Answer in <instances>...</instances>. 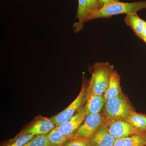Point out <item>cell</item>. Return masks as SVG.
Wrapping results in <instances>:
<instances>
[{"label": "cell", "instance_id": "9", "mask_svg": "<svg viewBox=\"0 0 146 146\" xmlns=\"http://www.w3.org/2000/svg\"><path fill=\"white\" fill-rule=\"evenodd\" d=\"M105 123L96 131L89 139L91 146H114L116 139L110 134Z\"/></svg>", "mask_w": 146, "mask_h": 146}, {"label": "cell", "instance_id": "10", "mask_svg": "<svg viewBox=\"0 0 146 146\" xmlns=\"http://www.w3.org/2000/svg\"><path fill=\"white\" fill-rule=\"evenodd\" d=\"M105 102L104 95H87L84 105L86 117L91 114L101 113L104 108Z\"/></svg>", "mask_w": 146, "mask_h": 146}, {"label": "cell", "instance_id": "14", "mask_svg": "<svg viewBox=\"0 0 146 146\" xmlns=\"http://www.w3.org/2000/svg\"><path fill=\"white\" fill-rule=\"evenodd\" d=\"M145 146L146 134H137L116 139L113 146Z\"/></svg>", "mask_w": 146, "mask_h": 146}, {"label": "cell", "instance_id": "23", "mask_svg": "<svg viewBox=\"0 0 146 146\" xmlns=\"http://www.w3.org/2000/svg\"><path fill=\"white\" fill-rule=\"evenodd\" d=\"M141 39H142V40H143V41L144 42H145V43L146 44V36H145V37H142Z\"/></svg>", "mask_w": 146, "mask_h": 146}, {"label": "cell", "instance_id": "3", "mask_svg": "<svg viewBox=\"0 0 146 146\" xmlns=\"http://www.w3.org/2000/svg\"><path fill=\"white\" fill-rule=\"evenodd\" d=\"M103 114L107 118L126 119L135 110L127 97L123 93L106 100Z\"/></svg>", "mask_w": 146, "mask_h": 146}, {"label": "cell", "instance_id": "18", "mask_svg": "<svg viewBox=\"0 0 146 146\" xmlns=\"http://www.w3.org/2000/svg\"><path fill=\"white\" fill-rule=\"evenodd\" d=\"M23 146H50L47 135H38Z\"/></svg>", "mask_w": 146, "mask_h": 146}, {"label": "cell", "instance_id": "13", "mask_svg": "<svg viewBox=\"0 0 146 146\" xmlns=\"http://www.w3.org/2000/svg\"><path fill=\"white\" fill-rule=\"evenodd\" d=\"M78 5L76 14L77 22L74 25V31L79 32L83 29L84 25L87 22L88 17L87 0H78Z\"/></svg>", "mask_w": 146, "mask_h": 146}, {"label": "cell", "instance_id": "17", "mask_svg": "<svg viewBox=\"0 0 146 146\" xmlns=\"http://www.w3.org/2000/svg\"><path fill=\"white\" fill-rule=\"evenodd\" d=\"M35 136L33 135H18L7 142L3 146H23Z\"/></svg>", "mask_w": 146, "mask_h": 146}, {"label": "cell", "instance_id": "22", "mask_svg": "<svg viewBox=\"0 0 146 146\" xmlns=\"http://www.w3.org/2000/svg\"><path fill=\"white\" fill-rule=\"evenodd\" d=\"M145 36H146V22L145 28H144L143 32V35H142V36H141V39L142 37H145Z\"/></svg>", "mask_w": 146, "mask_h": 146}, {"label": "cell", "instance_id": "2", "mask_svg": "<svg viewBox=\"0 0 146 146\" xmlns=\"http://www.w3.org/2000/svg\"><path fill=\"white\" fill-rule=\"evenodd\" d=\"M146 8V1L133 3H123L119 1L104 7L91 14L88 21L99 18H110L114 15L130 12H136Z\"/></svg>", "mask_w": 146, "mask_h": 146}, {"label": "cell", "instance_id": "16", "mask_svg": "<svg viewBox=\"0 0 146 146\" xmlns=\"http://www.w3.org/2000/svg\"><path fill=\"white\" fill-rule=\"evenodd\" d=\"M47 135L50 146H63L71 138L60 133L56 127Z\"/></svg>", "mask_w": 146, "mask_h": 146}, {"label": "cell", "instance_id": "4", "mask_svg": "<svg viewBox=\"0 0 146 146\" xmlns=\"http://www.w3.org/2000/svg\"><path fill=\"white\" fill-rule=\"evenodd\" d=\"M106 119V117L103 113H95L88 115L72 138L89 140L96 131L105 123Z\"/></svg>", "mask_w": 146, "mask_h": 146}, {"label": "cell", "instance_id": "24", "mask_svg": "<svg viewBox=\"0 0 146 146\" xmlns=\"http://www.w3.org/2000/svg\"></svg>", "mask_w": 146, "mask_h": 146}, {"label": "cell", "instance_id": "12", "mask_svg": "<svg viewBox=\"0 0 146 146\" xmlns=\"http://www.w3.org/2000/svg\"><path fill=\"white\" fill-rule=\"evenodd\" d=\"M120 76L117 72L114 71L104 96L106 100L113 98L122 94L120 86Z\"/></svg>", "mask_w": 146, "mask_h": 146}, {"label": "cell", "instance_id": "11", "mask_svg": "<svg viewBox=\"0 0 146 146\" xmlns=\"http://www.w3.org/2000/svg\"><path fill=\"white\" fill-rule=\"evenodd\" d=\"M124 22L133 31L136 36L141 39L146 22L140 18L136 12H130L126 14Z\"/></svg>", "mask_w": 146, "mask_h": 146}, {"label": "cell", "instance_id": "1", "mask_svg": "<svg viewBox=\"0 0 146 146\" xmlns=\"http://www.w3.org/2000/svg\"><path fill=\"white\" fill-rule=\"evenodd\" d=\"M91 72L87 95H104L114 72V66L108 62L97 63L93 65Z\"/></svg>", "mask_w": 146, "mask_h": 146}, {"label": "cell", "instance_id": "19", "mask_svg": "<svg viewBox=\"0 0 146 146\" xmlns=\"http://www.w3.org/2000/svg\"><path fill=\"white\" fill-rule=\"evenodd\" d=\"M63 146H92L89 140L85 138H72Z\"/></svg>", "mask_w": 146, "mask_h": 146}, {"label": "cell", "instance_id": "8", "mask_svg": "<svg viewBox=\"0 0 146 146\" xmlns=\"http://www.w3.org/2000/svg\"><path fill=\"white\" fill-rule=\"evenodd\" d=\"M55 127L50 118L41 116L18 135H46Z\"/></svg>", "mask_w": 146, "mask_h": 146}, {"label": "cell", "instance_id": "15", "mask_svg": "<svg viewBox=\"0 0 146 146\" xmlns=\"http://www.w3.org/2000/svg\"><path fill=\"white\" fill-rule=\"evenodd\" d=\"M140 134H146V115L133 111L125 119Z\"/></svg>", "mask_w": 146, "mask_h": 146}, {"label": "cell", "instance_id": "21", "mask_svg": "<svg viewBox=\"0 0 146 146\" xmlns=\"http://www.w3.org/2000/svg\"><path fill=\"white\" fill-rule=\"evenodd\" d=\"M119 1H120L119 0H100L102 8L105 6L112 4L118 2Z\"/></svg>", "mask_w": 146, "mask_h": 146}, {"label": "cell", "instance_id": "6", "mask_svg": "<svg viewBox=\"0 0 146 146\" xmlns=\"http://www.w3.org/2000/svg\"><path fill=\"white\" fill-rule=\"evenodd\" d=\"M105 123L110 134L116 140L140 134L125 119L106 117Z\"/></svg>", "mask_w": 146, "mask_h": 146}, {"label": "cell", "instance_id": "7", "mask_svg": "<svg viewBox=\"0 0 146 146\" xmlns=\"http://www.w3.org/2000/svg\"><path fill=\"white\" fill-rule=\"evenodd\" d=\"M86 116L84 105L82 106L71 119L56 127L60 133L72 138L78 128L84 122Z\"/></svg>", "mask_w": 146, "mask_h": 146}, {"label": "cell", "instance_id": "20", "mask_svg": "<svg viewBox=\"0 0 146 146\" xmlns=\"http://www.w3.org/2000/svg\"><path fill=\"white\" fill-rule=\"evenodd\" d=\"M87 9L88 11V17L87 22L89 16L91 14L102 8L100 0H87Z\"/></svg>", "mask_w": 146, "mask_h": 146}, {"label": "cell", "instance_id": "5", "mask_svg": "<svg viewBox=\"0 0 146 146\" xmlns=\"http://www.w3.org/2000/svg\"><path fill=\"white\" fill-rule=\"evenodd\" d=\"M87 89L84 83L79 94L75 100L63 111L53 116L50 119L55 125L56 127L71 119L86 101Z\"/></svg>", "mask_w": 146, "mask_h": 146}]
</instances>
